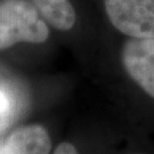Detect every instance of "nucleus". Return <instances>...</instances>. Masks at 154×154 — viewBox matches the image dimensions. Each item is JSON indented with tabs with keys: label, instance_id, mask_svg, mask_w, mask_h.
<instances>
[{
	"label": "nucleus",
	"instance_id": "3",
	"mask_svg": "<svg viewBox=\"0 0 154 154\" xmlns=\"http://www.w3.org/2000/svg\"><path fill=\"white\" fill-rule=\"evenodd\" d=\"M121 58L128 75L154 98V39L127 40Z\"/></svg>",
	"mask_w": 154,
	"mask_h": 154
},
{
	"label": "nucleus",
	"instance_id": "8",
	"mask_svg": "<svg viewBox=\"0 0 154 154\" xmlns=\"http://www.w3.org/2000/svg\"><path fill=\"white\" fill-rule=\"evenodd\" d=\"M0 146H1V145H0Z\"/></svg>",
	"mask_w": 154,
	"mask_h": 154
},
{
	"label": "nucleus",
	"instance_id": "7",
	"mask_svg": "<svg viewBox=\"0 0 154 154\" xmlns=\"http://www.w3.org/2000/svg\"><path fill=\"white\" fill-rule=\"evenodd\" d=\"M54 154H79L77 149L70 143H62L56 147Z\"/></svg>",
	"mask_w": 154,
	"mask_h": 154
},
{
	"label": "nucleus",
	"instance_id": "4",
	"mask_svg": "<svg viewBox=\"0 0 154 154\" xmlns=\"http://www.w3.org/2000/svg\"><path fill=\"white\" fill-rule=\"evenodd\" d=\"M51 142L47 130L42 126L21 127L0 146V154H48Z\"/></svg>",
	"mask_w": 154,
	"mask_h": 154
},
{
	"label": "nucleus",
	"instance_id": "5",
	"mask_svg": "<svg viewBox=\"0 0 154 154\" xmlns=\"http://www.w3.org/2000/svg\"><path fill=\"white\" fill-rule=\"evenodd\" d=\"M41 15L54 28L66 31L73 28L77 16L69 0H33Z\"/></svg>",
	"mask_w": 154,
	"mask_h": 154
},
{
	"label": "nucleus",
	"instance_id": "2",
	"mask_svg": "<svg viewBox=\"0 0 154 154\" xmlns=\"http://www.w3.org/2000/svg\"><path fill=\"white\" fill-rule=\"evenodd\" d=\"M112 25L129 38L154 39V0H104Z\"/></svg>",
	"mask_w": 154,
	"mask_h": 154
},
{
	"label": "nucleus",
	"instance_id": "1",
	"mask_svg": "<svg viewBox=\"0 0 154 154\" xmlns=\"http://www.w3.org/2000/svg\"><path fill=\"white\" fill-rule=\"evenodd\" d=\"M49 30L37 8L26 0L0 1V49L20 41L40 44L47 40Z\"/></svg>",
	"mask_w": 154,
	"mask_h": 154
},
{
	"label": "nucleus",
	"instance_id": "6",
	"mask_svg": "<svg viewBox=\"0 0 154 154\" xmlns=\"http://www.w3.org/2000/svg\"><path fill=\"white\" fill-rule=\"evenodd\" d=\"M16 110V102L11 94L0 87V132L11 123Z\"/></svg>",
	"mask_w": 154,
	"mask_h": 154
}]
</instances>
